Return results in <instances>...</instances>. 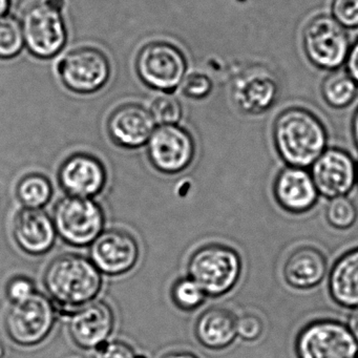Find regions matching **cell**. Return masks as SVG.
Returning a JSON list of instances; mask_svg holds the SVG:
<instances>
[{"instance_id":"obj_22","label":"cell","mask_w":358,"mask_h":358,"mask_svg":"<svg viewBox=\"0 0 358 358\" xmlns=\"http://www.w3.org/2000/svg\"><path fill=\"white\" fill-rule=\"evenodd\" d=\"M15 196L24 208L43 209L53 199V183L43 173H29L16 184Z\"/></svg>"},{"instance_id":"obj_14","label":"cell","mask_w":358,"mask_h":358,"mask_svg":"<svg viewBox=\"0 0 358 358\" xmlns=\"http://www.w3.org/2000/svg\"><path fill=\"white\" fill-rule=\"evenodd\" d=\"M62 83L75 93L91 94L101 89L110 78V62L94 48H80L64 56L58 66Z\"/></svg>"},{"instance_id":"obj_19","label":"cell","mask_w":358,"mask_h":358,"mask_svg":"<svg viewBox=\"0 0 358 358\" xmlns=\"http://www.w3.org/2000/svg\"><path fill=\"white\" fill-rule=\"evenodd\" d=\"M238 317L230 310L213 307L205 310L194 322V336L202 347L220 351L230 347L238 337Z\"/></svg>"},{"instance_id":"obj_1","label":"cell","mask_w":358,"mask_h":358,"mask_svg":"<svg viewBox=\"0 0 358 358\" xmlns=\"http://www.w3.org/2000/svg\"><path fill=\"white\" fill-rule=\"evenodd\" d=\"M43 282L58 310L70 313L98 299L103 290L104 278L90 257L64 253L48 264Z\"/></svg>"},{"instance_id":"obj_34","label":"cell","mask_w":358,"mask_h":358,"mask_svg":"<svg viewBox=\"0 0 358 358\" xmlns=\"http://www.w3.org/2000/svg\"><path fill=\"white\" fill-rule=\"evenodd\" d=\"M348 329L351 334L353 335L355 341L358 343V308H355L350 314L349 320H348Z\"/></svg>"},{"instance_id":"obj_35","label":"cell","mask_w":358,"mask_h":358,"mask_svg":"<svg viewBox=\"0 0 358 358\" xmlns=\"http://www.w3.org/2000/svg\"><path fill=\"white\" fill-rule=\"evenodd\" d=\"M162 358H200L196 354L185 350H179V351L169 352L162 356Z\"/></svg>"},{"instance_id":"obj_18","label":"cell","mask_w":358,"mask_h":358,"mask_svg":"<svg viewBox=\"0 0 358 358\" xmlns=\"http://www.w3.org/2000/svg\"><path fill=\"white\" fill-rule=\"evenodd\" d=\"M273 194L282 209L295 215L313 208L320 194L309 171L293 166L282 169L276 176Z\"/></svg>"},{"instance_id":"obj_13","label":"cell","mask_w":358,"mask_h":358,"mask_svg":"<svg viewBox=\"0 0 358 358\" xmlns=\"http://www.w3.org/2000/svg\"><path fill=\"white\" fill-rule=\"evenodd\" d=\"M57 182L66 196L96 199L108 186V169L98 157L76 152L60 164Z\"/></svg>"},{"instance_id":"obj_6","label":"cell","mask_w":358,"mask_h":358,"mask_svg":"<svg viewBox=\"0 0 358 358\" xmlns=\"http://www.w3.org/2000/svg\"><path fill=\"white\" fill-rule=\"evenodd\" d=\"M62 7L64 0H41L24 11L22 22L24 43L36 57H53L66 45Z\"/></svg>"},{"instance_id":"obj_15","label":"cell","mask_w":358,"mask_h":358,"mask_svg":"<svg viewBox=\"0 0 358 358\" xmlns=\"http://www.w3.org/2000/svg\"><path fill=\"white\" fill-rule=\"evenodd\" d=\"M356 169L351 155L341 148H327L311 165L318 194L328 199L347 196L356 183Z\"/></svg>"},{"instance_id":"obj_20","label":"cell","mask_w":358,"mask_h":358,"mask_svg":"<svg viewBox=\"0 0 358 358\" xmlns=\"http://www.w3.org/2000/svg\"><path fill=\"white\" fill-rule=\"evenodd\" d=\"M282 273L287 284L292 288L301 290L314 288L326 275V257L313 247H301L289 255Z\"/></svg>"},{"instance_id":"obj_27","label":"cell","mask_w":358,"mask_h":358,"mask_svg":"<svg viewBox=\"0 0 358 358\" xmlns=\"http://www.w3.org/2000/svg\"><path fill=\"white\" fill-rule=\"evenodd\" d=\"M150 114L161 125H173L179 122L182 108L179 101L171 95H161L152 101Z\"/></svg>"},{"instance_id":"obj_5","label":"cell","mask_w":358,"mask_h":358,"mask_svg":"<svg viewBox=\"0 0 358 358\" xmlns=\"http://www.w3.org/2000/svg\"><path fill=\"white\" fill-rule=\"evenodd\" d=\"M58 312L49 296L37 292L24 303L9 308L3 320L6 334L20 347H37L53 333Z\"/></svg>"},{"instance_id":"obj_3","label":"cell","mask_w":358,"mask_h":358,"mask_svg":"<svg viewBox=\"0 0 358 358\" xmlns=\"http://www.w3.org/2000/svg\"><path fill=\"white\" fill-rule=\"evenodd\" d=\"M242 274V259L231 247L222 244L203 245L187 262V275L207 296L220 297L234 289Z\"/></svg>"},{"instance_id":"obj_25","label":"cell","mask_w":358,"mask_h":358,"mask_svg":"<svg viewBox=\"0 0 358 358\" xmlns=\"http://www.w3.org/2000/svg\"><path fill=\"white\" fill-rule=\"evenodd\" d=\"M24 45L22 24L11 16L0 17V58L10 59L20 53Z\"/></svg>"},{"instance_id":"obj_26","label":"cell","mask_w":358,"mask_h":358,"mask_svg":"<svg viewBox=\"0 0 358 358\" xmlns=\"http://www.w3.org/2000/svg\"><path fill=\"white\" fill-rule=\"evenodd\" d=\"M358 211L347 196L331 199L326 209L328 223L336 229H349L357 220Z\"/></svg>"},{"instance_id":"obj_40","label":"cell","mask_w":358,"mask_h":358,"mask_svg":"<svg viewBox=\"0 0 358 358\" xmlns=\"http://www.w3.org/2000/svg\"><path fill=\"white\" fill-rule=\"evenodd\" d=\"M356 358H358V356H357V357H356Z\"/></svg>"},{"instance_id":"obj_9","label":"cell","mask_w":358,"mask_h":358,"mask_svg":"<svg viewBox=\"0 0 358 358\" xmlns=\"http://www.w3.org/2000/svg\"><path fill=\"white\" fill-rule=\"evenodd\" d=\"M196 156L194 138L178 125H160L148 142L152 166L165 176H176L189 169Z\"/></svg>"},{"instance_id":"obj_10","label":"cell","mask_w":358,"mask_h":358,"mask_svg":"<svg viewBox=\"0 0 358 358\" xmlns=\"http://www.w3.org/2000/svg\"><path fill=\"white\" fill-rule=\"evenodd\" d=\"M141 257L137 238L120 228L106 229L90 247V259L103 275L117 278L135 269Z\"/></svg>"},{"instance_id":"obj_12","label":"cell","mask_w":358,"mask_h":358,"mask_svg":"<svg viewBox=\"0 0 358 358\" xmlns=\"http://www.w3.org/2000/svg\"><path fill=\"white\" fill-rule=\"evenodd\" d=\"M116 327V314L108 301L96 299L69 313L68 332L76 347L96 351L110 341Z\"/></svg>"},{"instance_id":"obj_28","label":"cell","mask_w":358,"mask_h":358,"mask_svg":"<svg viewBox=\"0 0 358 358\" xmlns=\"http://www.w3.org/2000/svg\"><path fill=\"white\" fill-rule=\"evenodd\" d=\"M5 293L11 305L24 303L36 294V284L29 276L14 275L6 284Z\"/></svg>"},{"instance_id":"obj_33","label":"cell","mask_w":358,"mask_h":358,"mask_svg":"<svg viewBox=\"0 0 358 358\" xmlns=\"http://www.w3.org/2000/svg\"><path fill=\"white\" fill-rule=\"evenodd\" d=\"M345 72L358 85V38L352 43L345 62Z\"/></svg>"},{"instance_id":"obj_36","label":"cell","mask_w":358,"mask_h":358,"mask_svg":"<svg viewBox=\"0 0 358 358\" xmlns=\"http://www.w3.org/2000/svg\"><path fill=\"white\" fill-rule=\"evenodd\" d=\"M351 133L354 144H355V148L358 150V108H356L353 114V118H352Z\"/></svg>"},{"instance_id":"obj_39","label":"cell","mask_w":358,"mask_h":358,"mask_svg":"<svg viewBox=\"0 0 358 358\" xmlns=\"http://www.w3.org/2000/svg\"><path fill=\"white\" fill-rule=\"evenodd\" d=\"M356 183H358V165L357 169H356Z\"/></svg>"},{"instance_id":"obj_2","label":"cell","mask_w":358,"mask_h":358,"mask_svg":"<svg viewBox=\"0 0 358 358\" xmlns=\"http://www.w3.org/2000/svg\"><path fill=\"white\" fill-rule=\"evenodd\" d=\"M274 148L288 166L308 169L327 150L328 134L316 115L303 108L282 110L272 129Z\"/></svg>"},{"instance_id":"obj_30","label":"cell","mask_w":358,"mask_h":358,"mask_svg":"<svg viewBox=\"0 0 358 358\" xmlns=\"http://www.w3.org/2000/svg\"><path fill=\"white\" fill-rule=\"evenodd\" d=\"M94 358H148L138 353L131 343L121 339H113L96 350Z\"/></svg>"},{"instance_id":"obj_32","label":"cell","mask_w":358,"mask_h":358,"mask_svg":"<svg viewBox=\"0 0 358 358\" xmlns=\"http://www.w3.org/2000/svg\"><path fill=\"white\" fill-rule=\"evenodd\" d=\"M264 331L263 322L261 318L253 314H247L238 318L236 332L243 341H255L261 337Z\"/></svg>"},{"instance_id":"obj_16","label":"cell","mask_w":358,"mask_h":358,"mask_svg":"<svg viewBox=\"0 0 358 358\" xmlns=\"http://www.w3.org/2000/svg\"><path fill=\"white\" fill-rule=\"evenodd\" d=\"M12 236L22 252L35 257L51 252L58 238L53 219L47 211L24 207L14 217Z\"/></svg>"},{"instance_id":"obj_31","label":"cell","mask_w":358,"mask_h":358,"mask_svg":"<svg viewBox=\"0 0 358 358\" xmlns=\"http://www.w3.org/2000/svg\"><path fill=\"white\" fill-rule=\"evenodd\" d=\"M183 93L192 99H203L213 91V83L204 74H190L182 83Z\"/></svg>"},{"instance_id":"obj_21","label":"cell","mask_w":358,"mask_h":358,"mask_svg":"<svg viewBox=\"0 0 358 358\" xmlns=\"http://www.w3.org/2000/svg\"><path fill=\"white\" fill-rule=\"evenodd\" d=\"M329 291L341 307L358 308V247L337 259L329 276Z\"/></svg>"},{"instance_id":"obj_4","label":"cell","mask_w":358,"mask_h":358,"mask_svg":"<svg viewBox=\"0 0 358 358\" xmlns=\"http://www.w3.org/2000/svg\"><path fill=\"white\" fill-rule=\"evenodd\" d=\"M57 236L69 246L87 248L106 230L103 207L95 199L66 196L54 206Z\"/></svg>"},{"instance_id":"obj_29","label":"cell","mask_w":358,"mask_h":358,"mask_svg":"<svg viewBox=\"0 0 358 358\" xmlns=\"http://www.w3.org/2000/svg\"><path fill=\"white\" fill-rule=\"evenodd\" d=\"M331 13L345 30L358 29V0H332Z\"/></svg>"},{"instance_id":"obj_11","label":"cell","mask_w":358,"mask_h":358,"mask_svg":"<svg viewBox=\"0 0 358 358\" xmlns=\"http://www.w3.org/2000/svg\"><path fill=\"white\" fill-rule=\"evenodd\" d=\"M137 71L144 83L163 92L177 89L186 72V59L182 52L166 43L145 45L137 58Z\"/></svg>"},{"instance_id":"obj_38","label":"cell","mask_w":358,"mask_h":358,"mask_svg":"<svg viewBox=\"0 0 358 358\" xmlns=\"http://www.w3.org/2000/svg\"><path fill=\"white\" fill-rule=\"evenodd\" d=\"M6 355V348L3 343L0 341V358L5 357Z\"/></svg>"},{"instance_id":"obj_7","label":"cell","mask_w":358,"mask_h":358,"mask_svg":"<svg viewBox=\"0 0 358 358\" xmlns=\"http://www.w3.org/2000/svg\"><path fill=\"white\" fill-rule=\"evenodd\" d=\"M303 51L320 70H339L345 64L351 43L347 30L331 15L315 16L305 27Z\"/></svg>"},{"instance_id":"obj_8","label":"cell","mask_w":358,"mask_h":358,"mask_svg":"<svg viewBox=\"0 0 358 358\" xmlns=\"http://www.w3.org/2000/svg\"><path fill=\"white\" fill-rule=\"evenodd\" d=\"M295 352L297 358H356L358 343L345 324L318 320L299 332Z\"/></svg>"},{"instance_id":"obj_37","label":"cell","mask_w":358,"mask_h":358,"mask_svg":"<svg viewBox=\"0 0 358 358\" xmlns=\"http://www.w3.org/2000/svg\"><path fill=\"white\" fill-rule=\"evenodd\" d=\"M11 0H0V17L7 13Z\"/></svg>"},{"instance_id":"obj_17","label":"cell","mask_w":358,"mask_h":358,"mask_svg":"<svg viewBox=\"0 0 358 358\" xmlns=\"http://www.w3.org/2000/svg\"><path fill=\"white\" fill-rule=\"evenodd\" d=\"M154 117L138 104H125L117 108L108 129L113 142L125 150H136L148 144L155 129Z\"/></svg>"},{"instance_id":"obj_23","label":"cell","mask_w":358,"mask_h":358,"mask_svg":"<svg viewBox=\"0 0 358 358\" xmlns=\"http://www.w3.org/2000/svg\"><path fill=\"white\" fill-rule=\"evenodd\" d=\"M322 99L334 110H343L353 103L358 95V85L345 70L331 72L320 87Z\"/></svg>"},{"instance_id":"obj_24","label":"cell","mask_w":358,"mask_h":358,"mask_svg":"<svg viewBox=\"0 0 358 358\" xmlns=\"http://www.w3.org/2000/svg\"><path fill=\"white\" fill-rule=\"evenodd\" d=\"M206 297L203 289L188 275L177 278L171 287V301L181 311H196Z\"/></svg>"}]
</instances>
